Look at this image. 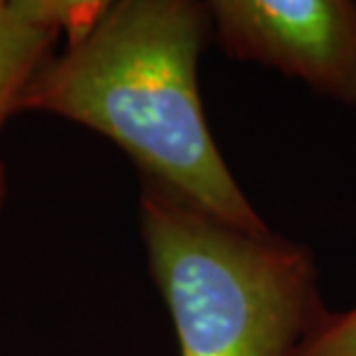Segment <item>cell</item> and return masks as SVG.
<instances>
[{"label": "cell", "instance_id": "cell-2", "mask_svg": "<svg viewBox=\"0 0 356 356\" xmlns=\"http://www.w3.org/2000/svg\"><path fill=\"white\" fill-rule=\"evenodd\" d=\"M139 204L181 356H289L329 312L305 245L220 222L148 178Z\"/></svg>", "mask_w": 356, "mask_h": 356}, {"label": "cell", "instance_id": "cell-3", "mask_svg": "<svg viewBox=\"0 0 356 356\" xmlns=\"http://www.w3.org/2000/svg\"><path fill=\"white\" fill-rule=\"evenodd\" d=\"M213 31L232 58L296 76L356 106V3L352 0H213Z\"/></svg>", "mask_w": 356, "mask_h": 356}, {"label": "cell", "instance_id": "cell-1", "mask_svg": "<svg viewBox=\"0 0 356 356\" xmlns=\"http://www.w3.org/2000/svg\"><path fill=\"white\" fill-rule=\"evenodd\" d=\"M211 31L209 5L192 0L97 3L65 35L63 51L38 70L21 109L49 111L104 134L148 181L220 222L266 234L204 116L197 63Z\"/></svg>", "mask_w": 356, "mask_h": 356}, {"label": "cell", "instance_id": "cell-4", "mask_svg": "<svg viewBox=\"0 0 356 356\" xmlns=\"http://www.w3.org/2000/svg\"><path fill=\"white\" fill-rule=\"evenodd\" d=\"M97 3L79 0H0V127L21 109V99L51 58V49L60 35L81 26ZM5 197V172L0 162V204Z\"/></svg>", "mask_w": 356, "mask_h": 356}, {"label": "cell", "instance_id": "cell-5", "mask_svg": "<svg viewBox=\"0 0 356 356\" xmlns=\"http://www.w3.org/2000/svg\"><path fill=\"white\" fill-rule=\"evenodd\" d=\"M289 356H356V308L326 312Z\"/></svg>", "mask_w": 356, "mask_h": 356}]
</instances>
